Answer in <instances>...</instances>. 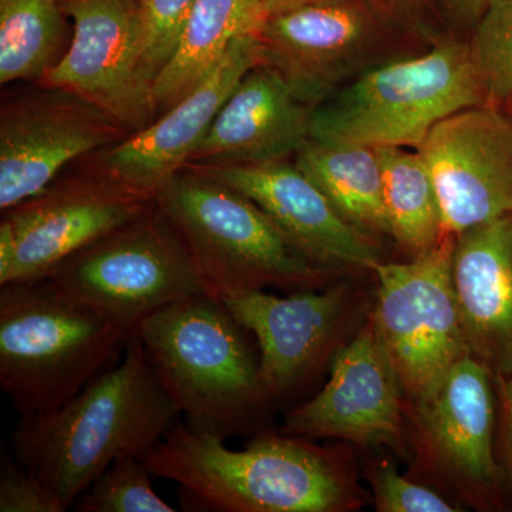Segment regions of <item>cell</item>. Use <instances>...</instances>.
<instances>
[{
	"instance_id": "6da1fadb",
	"label": "cell",
	"mask_w": 512,
	"mask_h": 512,
	"mask_svg": "<svg viewBox=\"0 0 512 512\" xmlns=\"http://www.w3.org/2000/svg\"><path fill=\"white\" fill-rule=\"evenodd\" d=\"M140 458L151 476L178 484L185 510L350 512L365 504L348 457L282 431L232 450L221 437L175 423Z\"/></svg>"
},
{
	"instance_id": "7a4b0ae2",
	"label": "cell",
	"mask_w": 512,
	"mask_h": 512,
	"mask_svg": "<svg viewBox=\"0 0 512 512\" xmlns=\"http://www.w3.org/2000/svg\"><path fill=\"white\" fill-rule=\"evenodd\" d=\"M178 416L146 350L131 335L119 365L101 372L69 402L20 417L13 454L70 508L117 460L156 447Z\"/></svg>"
},
{
	"instance_id": "3957f363",
	"label": "cell",
	"mask_w": 512,
	"mask_h": 512,
	"mask_svg": "<svg viewBox=\"0 0 512 512\" xmlns=\"http://www.w3.org/2000/svg\"><path fill=\"white\" fill-rule=\"evenodd\" d=\"M248 332L224 301L198 293L151 313L133 335L185 424L227 440L269 404Z\"/></svg>"
},
{
	"instance_id": "277c9868",
	"label": "cell",
	"mask_w": 512,
	"mask_h": 512,
	"mask_svg": "<svg viewBox=\"0 0 512 512\" xmlns=\"http://www.w3.org/2000/svg\"><path fill=\"white\" fill-rule=\"evenodd\" d=\"M156 201L184 239L205 293L221 301L269 286L325 288L342 276L309 261L254 201L191 165Z\"/></svg>"
},
{
	"instance_id": "5b68a950",
	"label": "cell",
	"mask_w": 512,
	"mask_h": 512,
	"mask_svg": "<svg viewBox=\"0 0 512 512\" xmlns=\"http://www.w3.org/2000/svg\"><path fill=\"white\" fill-rule=\"evenodd\" d=\"M488 103L468 42L380 64L313 107L311 140L373 148H419L440 121Z\"/></svg>"
},
{
	"instance_id": "8992f818",
	"label": "cell",
	"mask_w": 512,
	"mask_h": 512,
	"mask_svg": "<svg viewBox=\"0 0 512 512\" xmlns=\"http://www.w3.org/2000/svg\"><path fill=\"white\" fill-rule=\"evenodd\" d=\"M130 335L43 284L0 286V387L22 416L52 412L100 375Z\"/></svg>"
},
{
	"instance_id": "52a82bcc",
	"label": "cell",
	"mask_w": 512,
	"mask_h": 512,
	"mask_svg": "<svg viewBox=\"0 0 512 512\" xmlns=\"http://www.w3.org/2000/svg\"><path fill=\"white\" fill-rule=\"evenodd\" d=\"M40 284L130 336L151 313L205 293L184 239L157 201L137 220L67 259Z\"/></svg>"
},
{
	"instance_id": "ba28073f",
	"label": "cell",
	"mask_w": 512,
	"mask_h": 512,
	"mask_svg": "<svg viewBox=\"0 0 512 512\" xmlns=\"http://www.w3.org/2000/svg\"><path fill=\"white\" fill-rule=\"evenodd\" d=\"M495 426L493 375L483 363L466 356L431 399L406 402L407 440L413 454L406 476L464 510H505L508 497L495 453Z\"/></svg>"
},
{
	"instance_id": "9c48e42d",
	"label": "cell",
	"mask_w": 512,
	"mask_h": 512,
	"mask_svg": "<svg viewBox=\"0 0 512 512\" xmlns=\"http://www.w3.org/2000/svg\"><path fill=\"white\" fill-rule=\"evenodd\" d=\"M454 245L456 235H446L427 254L375 269L376 303L369 316L410 404L431 399L451 369L470 356L454 288Z\"/></svg>"
},
{
	"instance_id": "30bf717a",
	"label": "cell",
	"mask_w": 512,
	"mask_h": 512,
	"mask_svg": "<svg viewBox=\"0 0 512 512\" xmlns=\"http://www.w3.org/2000/svg\"><path fill=\"white\" fill-rule=\"evenodd\" d=\"M72 40L37 84L77 94L133 134L158 117L144 67L140 0H60Z\"/></svg>"
},
{
	"instance_id": "8fae6325",
	"label": "cell",
	"mask_w": 512,
	"mask_h": 512,
	"mask_svg": "<svg viewBox=\"0 0 512 512\" xmlns=\"http://www.w3.org/2000/svg\"><path fill=\"white\" fill-rule=\"evenodd\" d=\"M37 86L3 101L0 110L2 212L45 191L67 164L130 136L113 117L77 94Z\"/></svg>"
},
{
	"instance_id": "7c38bea8",
	"label": "cell",
	"mask_w": 512,
	"mask_h": 512,
	"mask_svg": "<svg viewBox=\"0 0 512 512\" xmlns=\"http://www.w3.org/2000/svg\"><path fill=\"white\" fill-rule=\"evenodd\" d=\"M156 197L80 170L3 212L15 256L0 286L45 282L63 262L110 232L137 220Z\"/></svg>"
},
{
	"instance_id": "4fadbf2b",
	"label": "cell",
	"mask_w": 512,
	"mask_h": 512,
	"mask_svg": "<svg viewBox=\"0 0 512 512\" xmlns=\"http://www.w3.org/2000/svg\"><path fill=\"white\" fill-rule=\"evenodd\" d=\"M387 23L367 0H318L275 13L255 29L259 64L316 107L372 60Z\"/></svg>"
},
{
	"instance_id": "5bb4252c",
	"label": "cell",
	"mask_w": 512,
	"mask_h": 512,
	"mask_svg": "<svg viewBox=\"0 0 512 512\" xmlns=\"http://www.w3.org/2000/svg\"><path fill=\"white\" fill-rule=\"evenodd\" d=\"M281 431L309 440L387 447L409 456L406 397L370 316L336 350L325 387L309 402L293 407Z\"/></svg>"
},
{
	"instance_id": "9a60e30c",
	"label": "cell",
	"mask_w": 512,
	"mask_h": 512,
	"mask_svg": "<svg viewBox=\"0 0 512 512\" xmlns=\"http://www.w3.org/2000/svg\"><path fill=\"white\" fill-rule=\"evenodd\" d=\"M224 302L258 342L259 383L271 403L291 396L332 359L362 306V291L342 279L285 298L254 291Z\"/></svg>"
},
{
	"instance_id": "2e32d148",
	"label": "cell",
	"mask_w": 512,
	"mask_h": 512,
	"mask_svg": "<svg viewBox=\"0 0 512 512\" xmlns=\"http://www.w3.org/2000/svg\"><path fill=\"white\" fill-rule=\"evenodd\" d=\"M439 195L444 234L512 212V116L493 104L457 111L417 148Z\"/></svg>"
},
{
	"instance_id": "e0dca14e",
	"label": "cell",
	"mask_w": 512,
	"mask_h": 512,
	"mask_svg": "<svg viewBox=\"0 0 512 512\" xmlns=\"http://www.w3.org/2000/svg\"><path fill=\"white\" fill-rule=\"evenodd\" d=\"M259 64L254 32L234 40L220 63L188 96L150 126L86 157L82 170L156 197L188 164L239 80Z\"/></svg>"
},
{
	"instance_id": "ac0fdd59",
	"label": "cell",
	"mask_w": 512,
	"mask_h": 512,
	"mask_svg": "<svg viewBox=\"0 0 512 512\" xmlns=\"http://www.w3.org/2000/svg\"><path fill=\"white\" fill-rule=\"evenodd\" d=\"M188 167V165H187ZM255 202L309 261L340 275L382 264L379 238L340 217L322 191L286 161L256 165H191Z\"/></svg>"
},
{
	"instance_id": "d6986e66",
	"label": "cell",
	"mask_w": 512,
	"mask_h": 512,
	"mask_svg": "<svg viewBox=\"0 0 512 512\" xmlns=\"http://www.w3.org/2000/svg\"><path fill=\"white\" fill-rule=\"evenodd\" d=\"M312 110L275 70L258 64L239 80L188 165L289 160L311 140Z\"/></svg>"
},
{
	"instance_id": "ffe728a7",
	"label": "cell",
	"mask_w": 512,
	"mask_h": 512,
	"mask_svg": "<svg viewBox=\"0 0 512 512\" xmlns=\"http://www.w3.org/2000/svg\"><path fill=\"white\" fill-rule=\"evenodd\" d=\"M453 279L468 353L512 376V212L456 235Z\"/></svg>"
},
{
	"instance_id": "44dd1931",
	"label": "cell",
	"mask_w": 512,
	"mask_h": 512,
	"mask_svg": "<svg viewBox=\"0 0 512 512\" xmlns=\"http://www.w3.org/2000/svg\"><path fill=\"white\" fill-rule=\"evenodd\" d=\"M256 28L252 0H195L177 49L154 83L158 117L220 66L239 35Z\"/></svg>"
},
{
	"instance_id": "7402d4cb",
	"label": "cell",
	"mask_w": 512,
	"mask_h": 512,
	"mask_svg": "<svg viewBox=\"0 0 512 512\" xmlns=\"http://www.w3.org/2000/svg\"><path fill=\"white\" fill-rule=\"evenodd\" d=\"M295 164L343 220L373 237H389L379 150L309 140Z\"/></svg>"
},
{
	"instance_id": "603a6c76",
	"label": "cell",
	"mask_w": 512,
	"mask_h": 512,
	"mask_svg": "<svg viewBox=\"0 0 512 512\" xmlns=\"http://www.w3.org/2000/svg\"><path fill=\"white\" fill-rule=\"evenodd\" d=\"M383 167L389 237L416 258L440 244L444 234L439 195L429 167L416 148H377Z\"/></svg>"
},
{
	"instance_id": "cb8c5ba5",
	"label": "cell",
	"mask_w": 512,
	"mask_h": 512,
	"mask_svg": "<svg viewBox=\"0 0 512 512\" xmlns=\"http://www.w3.org/2000/svg\"><path fill=\"white\" fill-rule=\"evenodd\" d=\"M60 0H0V84L39 83L70 45Z\"/></svg>"
},
{
	"instance_id": "d4e9b609",
	"label": "cell",
	"mask_w": 512,
	"mask_h": 512,
	"mask_svg": "<svg viewBox=\"0 0 512 512\" xmlns=\"http://www.w3.org/2000/svg\"><path fill=\"white\" fill-rule=\"evenodd\" d=\"M471 56L488 103L512 113V0H495L473 26Z\"/></svg>"
},
{
	"instance_id": "484cf974",
	"label": "cell",
	"mask_w": 512,
	"mask_h": 512,
	"mask_svg": "<svg viewBox=\"0 0 512 512\" xmlns=\"http://www.w3.org/2000/svg\"><path fill=\"white\" fill-rule=\"evenodd\" d=\"M140 457H124L107 468L76 501L82 512H174L151 484Z\"/></svg>"
},
{
	"instance_id": "4316f807",
	"label": "cell",
	"mask_w": 512,
	"mask_h": 512,
	"mask_svg": "<svg viewBox=\"0 0 512 512\" xmlns=\"http://www.w3.org/2000/svg\"><path fill=\"white\" fill-rule=\"evenodd\" d=\"M367 477L379 512H461L463 507L429 485L400 476L392 463L376 460L369 464Z\"/></svg>"
},
{
	"instance_id": "83f0119b",
	"label": "cell",
	"mask_w": 512,
	"mask_h": 512,
	"mask_svg": "<svg viewBox=\"0 0 512 512\" xmlns=\"http://www.w3.org/2000/svg\"><path fill=\"white\" fill-rule=\"evenodd\" d=\"M195 0H140L144 67L156 83L173 57Z\"/></svg>"
},
{
	"instance_id": "f1b7e54d",
	"label": "cell",
	"mask_w": 512,
	"mask_h": 512,
	"mask_svg": "<svg viewBox=\"0 0 512 512\" xmlns=\"http://www.w3.org/2000/svg\"><path fill=\"white\" fill-rule=\"evenodd\" d=\"M69 508L16 458H2L0 512H66Z\"/></svg>"
},
{
	"instance_id": "f546056e",
	"label": "cell",
	"mask_w": 512,
	"mask_h": 512,
	"mask_svg": "<svg viewBox=\"0 0 512 512\" xmlns=\"http://www.w3.org/2000/svg\"><path fill=\"white\" fill-rule=\"evenodd\" d=\"M493 380L497 402L495 453L503 470L508 510L512 511V376H493Z\"/></svg>"
},
{
	"instance_id": "4dcf8cb0",
	"label": "cell",
	"mask_w": 512,
	"mask_h": 512,
	"mask_svg": "<svg viewBox=\"0 0 512 512\" xmlns=\"http://www.w3.org/2000/svg\"><path fill=\"white\" fill-rule=\"evenodd\" d=\"M390 25L402 26L416 33H430L423 22L429 0H367Z\"/></svg>"
},
{
	"instance_id": "1f68e13d",
	"label": "cell",
	"mask_w": 512,
	"mask_h": 512,
	"mask_svg": "<svg viewBox=\"0 0 512 512\" xmlns=\"http://www.w3.org/2000/svg\"><path fill=\"white\" fill-rule=\"evenodd\" d=\"M493 2L495 0H441L447 15L461 28H473Z\"/></svg>"
},
{
	"instance_id": "d6a6232c",
	"label": "cell",
	"mask_w": 512,
	"mask_h": 512,
	"mask_svg": "<svg viewBox=\"0 0 512 512\" xmlns=\"http://www.w3.org/2000/svg\"><path fill=\"white\" fill-rule=\"evenodd\" d=\"M258 25L268 16L275 13L285 12V10L298 8V6L306 5V3L318 2V0H252Z\"/></svg>"
}]
</instances>
